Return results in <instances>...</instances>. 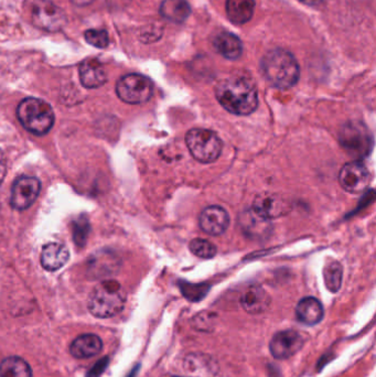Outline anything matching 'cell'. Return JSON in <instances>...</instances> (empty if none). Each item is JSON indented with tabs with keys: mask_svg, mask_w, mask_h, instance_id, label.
<instances>
[{
	"mask_svg": "<svg viewBox=\"0 0 376 377\" xmlns=\"http://www.w3.org/2000/svg\"><path fill=\"white\" fill-rule=\"evenodd\" d=\"M126 304V293L116 280L97 284L89 298V310L94 317L107 319L121 313Z\"/></svg>",
	"mask_w": 376,
	"mask_h": 377,
	"instance_id": "3957f363",
	"label": "cell"
},
{
	"mask_svg": "<svg viewBox=\"0 0 376 377\" xmlns=\"http://www.w3.org/2000/svg\"><path fill=\"white\" fill-rule=\"evenodd\" d=\"M219 365L211 355L190 353L183 361V372L187 377H214Z\"/></svg>",
	"mask_w": 376,
	"mask_h": 377,
	"instance_id": "7c38bea8",
	"label": "cell"
},
{
	"mask_svg": "<svg viewBox=\"0 0 376 377\" xmlns=\"http://www.w3.org/2000/svg\"><path fill=\"white\" fill-rule=\"evenodd\" d=\"M185 144L196 160L211 164L218 160L223 149V143L212 130L194 128L185 135Z\"/></svg>",
	"mask_w": 376,
	"mask_h": 377,
	"instance_id": "5b68a950",
	"label": "cell"
},
{
	"mask_svg": "<svg viewBox=\"0 0 376 377\" xmlns=\"http://www.w3.org/2000/svg\"><path fill=\"white\" fill-rule=\"evenodd\" d=\"M7 164L6 159L3 157V152L0 151V184L3 182V179L6 177Z\"/></svg>",
	"mask_w": 376,
	"mask_h": 377,
	"instance_id": "1f68e13d",
	"label": "cell"
},
{
	"mask_svg": "<svg viewBox=\"0 0 376 377\" xmlns=\"http://www.w3.org/2000/svg\"><path fill=\"white\" fill-rule=\"evenodd\" d=\"M225 10L230 21L235 25H244L253 18L255 1L254 0H226Z\"/></svg>",
	"mask_w": 376,
	"mask_h": 377,
	"instance_id": "7402d4cb",
	"label": "cell"
},
{
	"mask_svg": "<svg viewBox=\"0 0 376 377\" xmlns=\"http://www.w3.org/2000/svg\"><path fill=\"white\" fill-rule=\"evenodd\" d=\"M17 117L25 130L37 136L48 134L56 121L51 105L36 97H28L20 103Z\"/></svg>",
	"mask_w": 376,
	"mask_h": 377,
	"instance_id": "277c9868",
	"label": "cell"
},
{
	"mask_svg": "<svg viewBox=\"0 0 376 377\" xmlns=\"http://www.w3.org/2000/svg\"><path fill=\"white\" fill-rule=\"evenodd\" d=\"M180 288H181V293L190 302L202 300L209 291L208 284H193L183 282Z\"/></svg>",
	"mask_w": 376,
	"mask_h": 377,
	"instance_id": "f1b7e54d",
	"label": "cell"
},
{
	"mask_svg": "<svg viewBox=\"0 0 376 377\" xmlns=\"http://www.w3.org/2000/svg\"><path fill=\"white\" fill-rule=\"evenodd\" d=\"M118 269V258L110 252L101 251L89 257L87 271L92 278L110 276Z\"/></svg>",
	"mask_w": 376,
	"mask_h": 377,
	"instance_id": "ac0fdd59",
	"label": "cell"
},
{
	"mask_svg": "<svg viewBox=\"0 0 376 377\" xmlns=\"http://www.w3.org/2000/svg\"><path fill=\"white\" fill-rule=\"evenodd\" d=\"M103 350V342L96 335H82L71 343L70 353L75 358H90Z\"/></svg>",
	"mask_w": 376,
	"mask_h": 377,
	"instance_id": "ffe728a7",
	"label": "cell"
},
{
	"mask_svg": "<svg viewBox=\"0 0 376 377\" xmlns=\"http://www.w3.org/2000/svg\"><path fill=\"white\" fill-rule=\"evenodd\" d=\"M342 266L337 260H331L326 265V267L323 269V278L329 291L331 293L339 291L342 284Z\"/></svg>",
	"mask_w": 376,
	"mask_h": 377,
	"instance_id": "484cf974",
	"label": "cell"
},
{
	"mask_svg": "<svg viewBox=\"0 0 376 377\" xmlns=\"http://www.w3.org/2000/svg\"><path fill=\"white\" fill-rule=\"evenodd\" d=\"M189 248L196 256L204 259L212 258V257L215 256L216 252H218L213 243L209 242L207 239H192L190 244H189Z\"/></svg>",
	"mask_w": 376,
	"mask_h": 377,
	"instance_id": "83f0119b",
	"label": "cell"
},
{
	"mask_svg": "<svg viewBox=\"0 0 376 377\" xmlns=\"http://www.w3.org/2000/svg\"><path fill=\"white\" fill-rule=\"evenodd\" d=\"M241 306L250 315H261L270 308V295L261 286H250L241 295Z\"/></svg>",
	"mask_w": 376,
	"mask_h": 377,
	"instance_id": "2e32d148",
	"label": "cell"
},
{
	"mask_svg": "<svg viewBox=\"0 0 376 377\" xmlns=\"http://www.w3.org/2000/svg\"><path fill=\"white\" fill-rule=\"evenodd\" d=\"M261 71L267 82L279 90H288L299 81L301 68L290 51L274 49L261 61Z\"/></svg>",
	"mask_w": 376,
	"mask_h": 377,
	"instance_id": "7a4b0ae2",
	"label": "cell"
},
{
	"mask_svg": "<svg viewBox=\"0 0 376 377\" xmlns=\"http://www.w3.org/2000/svg\"><path fill=\"white\" fill-rule=\"evenodd\" d=\"M71 228H72V236L76 245L83 247L86 244L87 237L91 231L89 219L85 215H81L71 223Z\"/></svg>",
	"mask_w": 376,
	"mask_h": 377,
	"instance_id": "4316f807",
	"label": "cell"
},
{
	"mask_svg": "<svg viewBox=\"0 0 376 377\" xmlns=\"http://www.w3.org/2000/svg\"><path fill=\"white\" fill-rule=\"evenodd\" d=\"M239 226L243 233L250 239H263L270 235L272 230L270 220L261 217L259 213L254 211L253 208L241 214Z\"/></svg>",
	"mask_w": 376,
	"mask_h": 377,
	"instance_id": "9a60e30c",
	"label": "cell"
},
{
	"mask_svg": "<svg viewBox=\"0 0 376 377\" xmlns=\"http://www.w3.org/2000/svg\"><path fill=\"white\" fill-rule=\"evenodd\" d=\"M301 3H303V5H307V6L315 7L319 6L323 0H299Z\"/></svg>",
	"mask_w": 376,
	"mask_h": 377,
	"instance_id": "836d02e7",
	"label": "cell"
},
{
	"mask_svg": "<svg viewBox=\"0 0 376 377\" xmlns=\"http://www.w3.org/2000/svg\"><path fill=\"white\" fill-rule=\"evenodd\" d=\"M94 0H71V3L78 7L90 6Z\"/></svg>",
	"mask_w": 376,
	"mask_h": 377,
	"instance_id": "d6a6232c",
	"label": "cell"
},
{
	"mask_svg": "<svg viewBox=\"0 0 376 377\" xmlns=\"http://www.w3.org/2000/svg\"><path fill=\"white\" fill-rule=\"evenodd\" d=\"M199 224L202 231L209 235L212 236L222 235L228 230L230 215L221 206H208L200 214Z\"/></svg>",
	"mask_w": 376,
	"mask_h": 377,
	"instance_id": "5bb4252c",
	"label": "cell"
},
{
	"mask_svg": "<svg viewBox=\"0 0 376 377\" xmlns=\"http://www.w3.org/2000/svg\"><path fill=\"white\" fill-rule=\"evenodd\" d=\"M70 258L68 247L61 243H49L41 253V265L45 271H59Z\"/></svg>",
	"mask_w": 376,
	"mask_h": 377,
	"instance_id": "d6986e66",
	"label": "cell"
},
{
	"mask_svg": "<svg viewBox=\"0 0 376 377\" xmlns=\"http://www.w3.org/2000/svg\"><path fill=\"white\" fill-rule=\"evenodd\" d=\"M31 20L37 28L48 32H60L68 23L65 12L51 0H34Z\"/></svg>",
	"mask_w": 376,
	"mask_h": 377,
	"instance_id": "52a82bcc",
	"label": "cell"
},
{
	"mask_svg": "<svg viewBox=\"0 0 376 377\" xmlns=\"http://www.w3.org/2000/svg\"><path fill=\"white\" fill-rule=\"evenodd\" d=\"M85 40L87 43H90L93 47L99 49L106 48L110 42L108 34L105 30H99V29H90L84 34Z\"/></svg>",
	"mask_w": 376,
	"mask_h": 377,
	"instance_id": "f546056e",
	"label": "cell"
},
{
	"mask_svg": "<svg viewBox=\"0 0 376 377\" xmlns=\"http://www.w3.org/2000/svg\"><path fill=\"white\" fill-rule=\"evenodd\" d=\"M216 315L214 313H199L196 315V318L193 319V327L198 330V331H203V332H209L212 331L215 324Z\"/></svg>",
	"mask_w": 376,
	"mask_h": 377,
	"instance_id": "4dcf8cb0",
	"label": "cell"
},
{
	"mask_svg": "<svg viewBox=\"0 0 376 377\" xmlns=\"http://www.w3.org/2000/svg\"><path fill=\"white\" fill-rule=\"evenodd\" d=\"M340 184L350 193H361L370 183V172L361 161H352L343 166L339 173Z\"/></svg>",
	"mask_w": 376,
	"mask_h": 377,
	"instance_id": "8fae6325",
	"label": "cell"
},
{
	"mask_svg": "<svg viewBox=\"0 0 376 377\" xmlns=\"http://www.w3.org/2000/svg\"><path fill=\"white\" fill-rule=\"evenodd\" d=\"M80 81L86 88H99L106 83L104 66L97 59H86L79 69Z\"/></svg>",
	"mask_w": 376,
	"mask_h": 377,
	"instance_id": "e0dca14e",
	"label": "cell"
},
{
	"mask_svg": "<svg viewBox=\"0 0 376 377\" xmlns=\"http://www.w3.org/2000/svg\"><path fill=\"white\" fill-rule=\"evenodd\" d=\"M161 14L172 23H183L191 14V7L187 0H163Z\"/></svg>",
	"mask_w": 376,
	"mask_h": 377,
	"instance_id": "cb8c5ba5",
	"label": "cell"
},
{
	"mask_svg": "<svg viewBox=\"0 0 376 377\" xmlns=\"http://www.w3.org/2000/svg\"><path fill=\"white\" fill-rule=\"evenodd\" d=\"M0 377H32V369L23 358L9 356L0 363Z\"/></svg>",
	"mask_w": 376,
	"mask_h": 377,
	"instance_id": "d4e9b609",
	"label": "cell"
},
{
	"mask_svg": "<svg viewBox=\"0 0 376 377\" xmlns=\"http://www.w3.org/2000/svg\"><path fill=\"white\" fill-rule=\"evenodd\" d=\"M40 190L41 182L38 178L21 175L12 184L10 204L19 211L30 208L39 197Z\"/></svg>",
	"mask_w": 376,
	"mask_h": 377,
	"instance_id": "9c48e42d",
	"label": "cell"
},
{
	"mask_svg": "<svg viewBox=\"0 0 376 377\" xmlns=\"http://www.w3.org/2000/svg\"><path fill=\"white\" fill-rule=\"evenodd\" d=\"M340 143L349 154L357 158L366 157L373 147L371 132L357 121H351L342 127L340 132Z\"/></svg>",
	"mask_w": 376,
	"mask_h": 377,
	"instance_id": "ba28073f",
	"label": "cell"
},
{
	"mask_svg": "<svg viewBox=\"0 0 376 377\" xmlns=\"http://www.w3.org/2000/svg\"><path fill=\"white\" fill-rule=\"evenodd\" d=\"M154 93L150 79L141 74H127L116 84V94L127 104H141L149 101Z\"/></svg>",
	"mask_w": 376,
	"mask_h": 377,
	"instance_id": "8992f818",
	"label": "cell"
},
{
	"mask_svg": "<svg viewBox=\"0 0 376 377\" xmlns=\"http://www.w3.org/2000/svg\"><path fill=\"white\" fill-rule=\"evenodd\" d=\"M325 315L322 304L314 297H306L298 302L296 307V317L301 324L309 327L316 326L321 322Z\"/></svg>",
	"mask_w": 376,
	"mask_h": 377,
	"instance_id": "44dd1931",
	"label": "cell"
},
{
	"mask_svg": "<svg viewBox=\"0 0 376 377\" xmlns=\"http://www.w3.org/2000/svg\"><path fill=\"white\" fill-rule=\"evenodd\" d=\"M215 96L223 108L234 115H250L259 106L257 88L246 76L235 75L222 80L216 86Z\"/></svg>",
	"mask_w": 376,
	"mask_h": 377,
	"instance_id": "6da1fadb",
	"label": "cell"
},
{
	"mask_svg": "<svg viewBox=\"0 0 376 377\" xmlns=\"http://www.w3.org/2000/svg\"><path fill=\"white\" fill-rule=\"evenodd\" d=\"M254 211L267 220L284 217L290 210V203L275 193H261L253 203Z\"/></svg>",
	"mask_w": 376,
	"mask_h": 377,
	"instance_id": "4fadbf2b",
	"label": "cell"
},
{
	"mask_svg": "<svg viewBox=\"0 0 376 377\" xmlns=\"http://www.w3.org/2000/svg\"><path fill=\"white\" fill-rule=\"evenodd\" d=\"M305 345V338L296 330L279 331L270 342V351L276 360H287L297 354Z\"/></svg>",
	"mask_w": 376,
	"mask_h": 377,
	"instance_id": "30bf717a",
	"label": "cell"
},
{
	"mask_svg": "<svg viewBox=\"0 0 376 377\" xmlns=\"http://www.w3.org/2000/svg\"><path fill=\"white\" fill-rule=\"evenodd\" d=\"M214 48L222 57L236 60L243 53V45L239 37L231 32H222L214 39Z\"/></svg>",
	"mask_w": 376,
	"mask_h": 377,
	"instance_id": "603a6c76",
	"label": "cell"
}]
</instances>
